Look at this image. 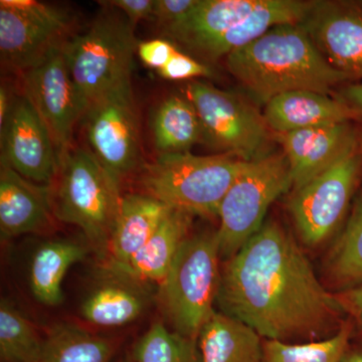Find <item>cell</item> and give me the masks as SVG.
<instances>
[{
    "label": "cell",
    "mask_w": 362,
    "mask_h": 362,
    "mask_svg": "<svg viewBox=\"0 0 362 362\" xmlns=\"http://www.w3.org/2000/svg\"><path fill=\"white\" fill-rule=\"evenodd\" d=\"M221 270L216 305L264 339L316 341L340 329L344 315L334 293L280 223L267 221Z\"/></svg>",
    "instance_id": "6da1fadb"
},
{
    "label": "cell",
    "mask_w": 362,
    "mask_h": 362,
    "mask_svg": "<svg viewBox=\"0 0 362 362\" xmlns=\"http://www.w3.org/2000/svg\"><path fill=\"white\" fill-rule=\"evenodd\" d=\"M226 64L250 96L263 105L291 90L328 95L337 86L352 83L326 61L302 23L272 28L228 54Z\"/></svg>",
    "instance_id": "7a4b0ae2"
},
{
    "label": "cell",
    "mask_w": 362,
    "mask_h": 362,
    "mask_svg": "<svg viewBox=\"0 0 362 362\" xmlns=\"http://www.w3.org/2000/svg\"><path fill=\"white\" fill-rule=\"evenodd\" d=\"M119 185L92 152L71 147L59 157L51 187L57 220L78 226L102 259L108 256L120 211Z\"/></svg>",
    "instance_id": "3957f363"
},
{
    "label": "cell",
    "mask_w": 362,
    "mask_h": 362,
    "mask_svg": "<svg viewBox=\"0 0 362 362\" xmlns=\"http://www.w3.org/2000/svg\"><path fill=\"white\" fill-rule=\"evenodd\" d=\"M247 163L230 154H160L143 166L140 183L143 194L171 209L192 216H218L226 192Z\"/></svg>",
    "instance_id": "277c9868"
},
{
    "label": "cell",
    "mask_w": 362,
    "mask_h": 362,
    "mask_svg": "<svg viewBox=\"0 0 362 362\" xmlns=\"http://www.w3.org/2000/svg\"><path fill=\"white\" fill-rule=\"evenodd\" d=\"M216 232L188 235L160 286V300L176 332L197 339L216 312L221 270Z\"/></svg>",
    "instance_id": "5b68a950"
},
{
    "label": "cell",
    "mask_w": 362,
    "mask_h": 362,
    "mask_svg": "<svg viewBox=\"0 0 362 362\" xmlns=\"http://www.w3.org/2000/svg\"><path fill=\"white\" fill-rule=\"evenodd\" d=\"M133 28L121 14L106 9L87 30L64 42L66 64L86 108L107 90L130 80L138 47Z\"/></svg>",
    "instance_id": "8992f818"
},
{
    "label": "cell",
    "mask_w": 362,
    "mask_h": 362,
    "mask_svg": "<svg viewBox=\"0 0 362 362\" xmlns=\"http://www.w3.org/2000/svg\"><path fill=\"white\" fill-rule=\"evenodd\" d=\"M293 187L289 162L283 153L249 162L221 202L216 230L221 259L232 258L266 223L269 207Z\"/></svg>",
    "instance_id": "52a82bcc"
},
{
    "label": "cell",
    "mask_w": 362,
    "mask_h": 362,
    "mask_svg": "<svg viewBox=\"0 0 362 362\" xmlns=\"http://www.w3.org/2000/svg\"><path fill=\"white\" fill-rule=\"evenodd\" d=\"M185 96L197 109L209 146L246 162L270 154L271 130L263 114L244 98L202 81L187 84Z\"/></svg>",
    "instance_id": "ba28073f"
},
{
    "label": "cell",
    "mask_w": 362,
    "mask_h": 362,
    "mask_svg": "<svg viewBox=\"0 0 362 362\" xmlns=\"http://www.w3.org/2000/svg\"><path fill=\"white\" fill-rule=\"evenodd\" d=\"M361 182L362 154L357 148L293 192L288 209L306 246H320L342 228Z\"/></svg>",
    "instance_id": "9c48e42d"
},
{
    "label": "cell",
    "mask_w": 362,
    "mask_h": 362,
    "mask_svg": "<svg viewBox=\"0 0 362 362\" xmlns=\"http://www.w3.org/2000/svg\"><path fill=\"white\" fill-rule=\"evenodd\" d=\"M82 120L93 156L120 183L140 163L139 126L131 78L90 102Z\"/></svg>",
    "instance_id": "30bf717a"
},
{
    "label": "cell",
    "mask_w": 362,
    "mask_h": 362,
    "mask_svg": "<svg viewBox=\"0 0 362 362\" xmlns=\"http://www.w3.org/2000/svg\"><path fill=\"white\" fill-rule=\"evenodd\" d=\"M73 18L63 9L35 0L0 1V56L11 71H23L70 37Z\"/></svg>",
    "instance_id": "8fae6325"
},
{
    "label": "cell",
    "mask_w": 362,
    "mask_h": 362,
    "mask_svg": "<svg viewBox=\"0 0 362 362\" xmlns=\"http://www.w3.org/2000/svg\"><path fill=\"white\" fill-rule=\"evenodd\" d=\"M63 45L21 73L25 95L51 133L59 159L71 148L74 128L87 109L71 78Z\"/></svg>",
    "instance_id": "7c38bea8"
},
{
    "label": "cell",
    "mask_w": 362,
    "mask_h": 362,
    "mask_svg": "<svg viewBox=\"0 0 362 362\" xmlns=\"http://www.w3.org/2000/svg\"><path fill=\"white\" fill-rule=\"evenodd\" d=\"M1 131V166L13 169L26 180L52 187L59 157L51 133L25 95L13 100Z\"/></svg>",
    "instance_id": "4fadbf2b"
},
{
    "label": "cell",
    "mask_w": 362,
    "mask_h": 362,
    "mask_svg": "<svg viewBox=\"0 0 362 362\" xmlns=\"http://www.w3.org/2000/svg\"><path fill=\"white\" fill-rule=\"evenodd\" d=\"M302 25L335 70L362 82V0H319Z\"/></svg>",
    "instance_id": "5bb4252c"
},
{
    "label": "cell",
    "mask_w": 362,
    "mask_h": 362,
    "mask_svg": "<svg viewBox=\"0 0 362 362\" xmlns=\"http://www.w3.org/2000/svg\"><path fill=\"white\" fill-rule=\"evenodd\" d=\"M276 135L289 162L294 190L358 148V128L354 122L328 124Z\"/></svg>",
    "instance_id": "9a60e30c"
},
{
    "label": "cell",
    "mask_w": 362,
    "mask_h": 362,
    "mask_svg": "<svg viewBox=\"0 0 362 362\" xmlns=\"http://www.w3.org/2000/svg\"><path fill=\"white\" fill-rule=\"evenodd\" d=\"M57 220L52 189L26 180L13 169L1 166L0 173V233L4 240L18 235H47Z\"/></svg>",
    "instance_id": "2e32d148"
},
{
    "label": "cell",
    "mask_w": 362,
    "mask_h": 362,
    "mask_svg": "<svg viewBox=\"0 0 362 362\" xmlns=\"http://www.w3.org/2000/svg\"><path fill=\"white\" fill-rule=\"evenodd\" d=\"M269 129L276 134L358 120L337 98L313 90H299L272 98L264 110Z\"/></svg>",
    "instance_id": "e0dca14e"
},
{
    "label": "cell",
    "mask_w": 362,
    "mask_h": 362,
    "mask_svg": "<svg viewBox=\"0 0 362 362\" xmlns=\"http://www.w3.org/2000/svg\"><path fill=\"white\" fill-rule=\"evenodd\" d=\"M192 216L170 209L142 249L125 265L112 269V273L132 283L156 282L160 285L187 239Z\"/></svg>",
    "instance_id": "ac0fdd59"
},
{
    "label": "cell",
    "mask_w": 362,
    "mask_h": 362,
    "mask_svg": "<svg viewBox=\"0 0 362 362\" xmlns=\"http://www.w3.org/2000/svg\"><path fill=\"white\" fill-rule=\"evenodd\" d=\"M170 209L143 192L122 195L107 256L109 270L127 264L146 244Z\"/></svg>",
    "instance_id": "d6986e66"
},
{
    "label": "cell",
    "mask_w": 362,
    "mask_h": 362,
    "mask_svg": "<svg viewBox=\"0 0 362 362\" xmlns=\"http://www.w3.org/2000/svg\"><path fill=\"white\" fill-rule=\"evenodd\" d=\"M315 1L306 0H267L261 8L252 13L232 30L202 45L192 52L206 61L216 62L221 57L265 35L272 28L303 23Z\"/></svg>",
    "instance_id": "ffe728a7"
},
{
    "label": "cell",
    "mask_w": 362,
    "mask_h": 362,
    "mask_svg": "<svg viewBox=\"0 0 362 362\" xmlns=\"http://www.w3.org/2000/svg\"><path fill=\"white\" fill-rule=\"evenodd\" d=\"M267 0H201L185 20L163 30L189 52L216 39L261 8Z\"/></svg>",
    "instance_id": "44dd1931"
},
{
    "label": "cell",
    "mask_w": 362,
    "mask_h": 362,
    "mask_svg": "<svg viewBox=\"0 0 362 362\" xmlns=\"http://www.w3.org/2000/svg\"><path fill=\"white\" fill-rule=\"evenodd\" d=\"M202 362H261L264 338L249 325L216 311L199 332Z\"/></svg>",
    "instance_id": "7402d4cb"
},
{
    "label": "cell",
    "mask_w": 362,
    "mask_h": 362,
    "mask_svg": "<svg viewBox=\"0 0 362 362\" xmlns=\"http://www.w3.org/2000/svg\"><path fill=\"white\" fill-rule=\"evenodd\" d=\"M88 254L84 245L69 240H47L37 247L30 267V287L33 297L45 306L64 300L63 282L71 266Z\"/></svg>",
    "instance_id": "603a6c76"
},
{
    "label": "cell",
    "mask_w": 362,
    "mask_h": 362,
    "mask_svg": "<svg viewBox=\"0 0 362 362\" xmlns=\"http://www.w3.org/2000/svg\"><path fill=\"white\" fill-rule=\"evenodd\" d=\"M156 149L160 154L185 153L204 141L202 121L194 104L185 96L164 100L152 119Z\"/></svg>",
    "instance_id": "cb8c5ba5"
},
{
    "label": "cell",
    "mask_w": 362,
    "mask_h": 362,
    "mask_svg": "<svg viewBox=\"0 0 362 362\" xmlns=\"http://www.w3.org/2000/svg\"><path fill=\"white\" fill-rule=\"evenodd\" d=\"M325 273L335 293L362 286V185L328 254Z\"/></svg>",
    "instance_id": "d4e9b609"
},
{
    "label": "cell",
    "mask_w": 362,
    "mask_h": 362,
    "mask_svg": "<svg viewBox=\"0 0 362 362\" xmlns=\"http://www.w3.org/2000/svg\"><path fill=\"white\" fill-rule=\"evenodd\" d=\"M133 284L121 281L100 286L82 305L81 313L85 320L102 327H117L135 321L146 308L147 300Z\"/></svg>",
    "instance_id": "484cf974"
},
{
    "label": "cell",
    "mask_w": 362,
    "mask_h": 362,
    "mask_svg": "<svg viewBox=\"0 0 362 362\" xmlns=\"http://www.w3.org/2000/svg\"><path fill=\"white\" fill-rule=\"evenodd\" d=\"M114 346L74 324L52 327L44 339L40 362H111Z\"/></svg>",
    "instance_id": "4316f807"
},
{
    "label": "cell",
    "mask_w": 362,
    "mask_h": 362,
    "mask_svg": "<svg viewBox=\"0 0 362 362\" xmlns=\"http://www.w3.org/2000/svg\"><path fill=\"white\" fill-rule=\"evenodd\" d=\"M354 325L345 320L332 337L302 343L264 339L261 362H340L351 344Z\"/></svg>",
    "instance_id": "83f0119b"
},
{
    "label": "cell",
    "mask_w": 362,
    "mask_h": 362,
    "mask_svg": "<svg viewBox=\"0 0 362 362\" xmlns=\"http://www.w3.org/2000/svg\"><path fill=\"white\" fill-rule=\"evenodd\" d=\"M44 339L32 321L13 302L0 304V357L2 362H40Z\"/></svg>",
    "instance_id": "f1b7e54d"
},
{
    "label": "cell",
    "mask_w": 362,
    "mask_h": 362,
    "mask_svg": "<svg viewBox=\"0 0 362 362\" xmlns=\"http://www.w3.org/2000/svg\"><path fill=\"white\" fill-rule=\"evenodd\" d=\"M135 362H202L197 339L169 330L160 322L151 325L134 347Z\"/></svg>",
    "instance_id": "f546056e"
},
{
    "label": "cell",
    "mask_w": 362,
    "mask_h": 362,
    "mask_svg": "<svg viewBox=\"0 0 362 362\" xmlns=\"http://www.w3.org/2000/svg\"><path fill=\"white\" fill-rule=\"evenodd\" d=\"M157 74L161 78L173 81L213 76L211 68L183 54L180 49L173 54L165 66L157 70Z\"/></svg>",
    "instance_id": "4dcf8cb0"
},
{
    "label": "cell",
    "mask_w": 362,
    "mask_h": 362,
    "mask_svg": "<svg viewBox=\"0 0 362 362\" xmlns=\"http://www.w3.org/2000/svg\"><path fill=\"white\" fill-rule=\"evenodd\" d=\"M201 0H156L153 18L162 30L181 23L187 18Z\"/></svg>",
    "instance_id": "1f68e13d"
},
{
    "label": "cell",
    "mask_w": 362,
    "mask_h": 362,
    "mask_svg": "<svg viewBox=\"0 0 362 362\" xmlns=\"http://www.w3.org/2000/svg\"><path fill=\"white\" fill-rule=\"evenodd\" d=\"M177 47L168 40H152L138 44L137 52L140 59L148 68L159 70L168 63Z\"/></svg>",
    "instance_id": "d6a6232c"
},
{
    "label": "cell",
    "mask_w": 362,
    "mask_h": 362,
    "mask_svg": "<svg viewBox=\"0 0 362 362\" xmlns=\"http://www.w3.org/2000/svg\"><path fill=\"white\" fill-rule=\"evenodd\" d=\"M100 4L118 8L126 14L127 20L134 26L138 21L153 18L156 0H111V1H102Z\"/></svg>",
    "instance_id": "836d02e7"
},
{
    "label": "cell",
    "mask_w": 362,
    "mask_h": 362,
    "mask_svg": "<svg viewBox=\"0 0 362 362\" xmlns=\"http://www.w3.org/2000/svg\"><path fill=\"white\" fill-rule=\"evenodd\" d=\"M334 295L343 314L349 317L354 327L362 333V286L347 291L334 293Z\"/></svg>",
    "instance_id": "e575fe53"
},
{
    "label": "cell",
    "mask_w": 362,
    "mask_h": 362,
    "mask_svg": "<svg viewBox=\"0 0 362 362\" xmlns=\"http://www.w3.org/2000/svg\"><path fill=\"white\" fill-rule=\"evenodd\" d=\"M335 98L346 105L357 119H362V82L343 85Z\"/></svg>",
    "instance_id": "d590c367"
},
{
    "label": "cell",
    "mask_w": 362,
    "mask_h": 362,
    "mask_svg": "<svg viewBox=\"0 0 362 362\" xmlns=\"http://www.w3.org/2000/svg\"><path fill=\"white\" fill-rule=\"evenodd\" d=\"M13 104V101L9 96L6 86L2 84L0 88V130L4 129L6 126Z\"/></svg>",
    "instance_id": "8d00e7d4"
},
{
    "label": "cell",
    "mask_w": 362,
    "mask_h": 362,
    "mask_svg": "<svg viewBox=\"0 0 362 362\" xmlns=\"http://www.w3.org/2000/svg\"><path fill=\"white\" fill-rule=\"evenodd\" d=\"M340 362H362V344L350 346Z\"/></svg>",
    "instance_id": "74e56055"
},
{
    "label": "cell",
    "mask_w": 362,
    "mask_h": 362,
    "mask_svg": "<svg viewBox=\"0 0 362 362\" xmlns=\"http://www.w3.org/2000/svg\"><path fill=\"white\" fill-rule=\"evenodd\" d=\"M358 148L362 154V128H358Z\"/></svg>",
    "instance_id": "f35d334b"
}]
</instances>
